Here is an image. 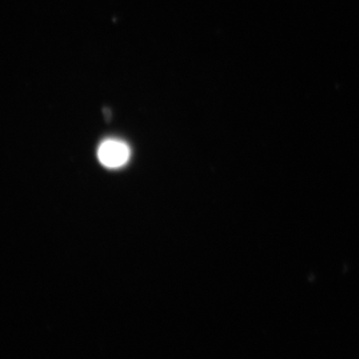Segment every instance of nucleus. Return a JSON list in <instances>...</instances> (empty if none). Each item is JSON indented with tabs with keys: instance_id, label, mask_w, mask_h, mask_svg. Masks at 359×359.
<instances>
[{
	"instance_id": "f257e3e1",
	"label": "nucleus",
	"mask_w": 359,
	"mask_h": 359,
	"mask_svg": "<svg viewBox=\"0 0 359 359\" xmlns=\"http://www.w3.org/2000/svg\"><path fill=\"white\" fill-rule=\"evenodd\" d=\"M98 160L107 168H121L125 166L131 156V149L128 144L117 139H107L98 147Z\"/></svg>"
}]
</instances>
